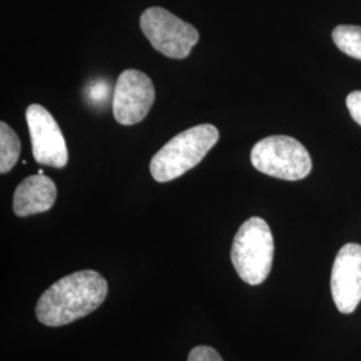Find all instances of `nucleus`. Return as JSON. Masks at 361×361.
Wrapping results in <instances>:
<instances>
[{
  "mask_svg": "<svg viewBox=\"0 0 361 361\" xmlns=\"http://www.w3.org/2000/svg\"><path fill=\"white\" fill-rule=\"evenodd\" d=\"M109 286L95 271H79L52 284L39 298L37 317L47 326H63L98 310Z\"/></svg>",
  "mask_w": 361,
  "mask_h": 361,
  "instance_id": "1",
  "label": "nucleus"
},
{
  "mask_svg": "<svg viewBox=\"0 0 361 361\" xmlns=\"http://www.w3.org/2000/svg\"><path fill=\"white\" fill-rule=\"evenodd\" d=\"M219 140V129L209 123L177 134L152 158L150 173L153 178L158 182L178 178L197 166Z\"/></svg>",
  "mask_w": 361,
  "mask_h": 361,
  "instance_id": "2",
  "label": "nucleus"
},
{
  "mask_svg": "<svg viewBox=\"0 0 361 361\" xmlns=\"http://www.w3.org/2000/svg\"><path fill=\"white\" fill-rule=\"evenodd\" d=\"M233 267L246 284H262L271 271L274 258V240L265 219H246L233 240Z\"/></svg>",
  "mask_w": 361,
  "mask_h": 361,
  "instance_id": "3",
  "label": "nucleus"
},
{
  "mask_svg": "<svg viewBox=\"0 0 361 361\" xmlns=\"http://www.w3.org/2000/svg\"><path fill=\"white\" fill-rule=\"evenodd\" d=\"M250 161L258 171L279 180H304L312 171L308 150L288 135H271L258 141L252 149Z\"/></svg>",
  "mask_w": 361,
  "mask_h": 361,
  "instance_id": "4",
  "label": "nucleus"
},
{
  "mask_svg": "<svg viewBox=\"0 0 361 361\" xmlns=\"http://www.w3.org/2000/svg\"><path fill=\"white\" fill-rule=\"evenodd\" d=\"M141 28L157 51L171 59H185L200 40L195 27L161 7H150L141 16Z\"/></svg>",
  "mask_w": 361,
  "mask_h": 361,
  "instance_id": "5",
  "label": "nucleus"
},
{
  "mask_svg": "<svg viewBox=\"0 0 361 361\" xmlns=\"http://www.w3.org/2000/svg\"><path fill=\"white\" fill-rule=\"evenodd\" d=\"M155 101L153 80L142 71L125 70L116 79L113 114L118 123L131 126L149 114Z\"/></svg>",
  "mask_w": 361,
  "mask_h": 361,
  "instance_id": "6",
  "label": "nucleus"
},
{
  "mask_svg": "<svg viewBox=\"0 0 361 361\" xmlns=\"http://www.w3.org/2000/svg\"><path fill=\"white\" fill-rule=\"evenodd\" d=\"M26 121L35 161L40 165L65 168L68 161L67 145L51 113L40 104H30L26 110Z\"/></svg>",
  "mask_w": 361,
  "mask_h": 361,
  "instance_id": "7",
  "label": "nucleus"
},
{
  "mask_svg": "<svg viewBox=\"0 0 361 361\" xmlns=\"http://www.w3.org/2000/svg\"><path fill=\"white\" fill-rule=\"evenodd\" d=\"M331 292L337 310L349 314L361 302V245L343 246L334 262Z\"/></svg>",
  "mask_w": 361,
  "mask_h": 361,
  "instance_id": "8",
  "label": "nucleus"
},
{
  "mask_svg": "<svg viewBox=\"0 0 361 361\" xmlns=\"http://www.w3.org/2000/svg\"><path fill=\"white\" fill-rule=\"evenodd\" d=\"M56 185L50 177L30 176L13 193V213L18 217H28L49 212L56 201Z\"/></svg>",
  "mask_w": 361,
  "mask_h": 361,
  "instance_id": "9",
  "label": "nucleus"
},
{
  "mask_svg": "<svg viewBox=\"0 0 361 361\" xmlns=\"http://www.w3.org/2000/svg\"><path fill=\"white\" fill-rule=\"evenodd\" d=\"M20 154V141L6 122H0V173L13 170Z\"/></svg>",
  "mask_w": 361,
  "mask_h": 361,
  "instance_id": "10",
  "label": "nucleus"
},
{
  "mask_svg": "<svg viewBox=\"0 0 361 361\" xmlns=\"http://www.w3.org/2000/svg\"><path fill=\"white\" fill-rule=\"evenodd\" d=\"M332 39L340 51L361 61V27L341 25L332 31Z\"/></svg>",
  "mask_w": 361,
  "mask_h": 361,
  "instance_id": "11",
  "label": "nucleus"
},
{
  "mask_svg": "<svg viewBox=\"0 0 361 361\" xmlns=\"http://www.w3.org/2000/svg\"><path fill=\"white\" fill-rule=\"evenodd\" d=\"M188 361H224L216 349L200 345L190 350Z\"/></svg>",
  "mask_w": 361,
  "mask_h": 361,
  "instance_id": "12",
  "label": "nucleus"
},
{
  "mask_svg": "<svg viewBox=\"0 0 361 361\" xmlns=\"http://www.w3.org/2000/svg\"><path fill=\"white\" fill-rule=\"evenodd\" d=\"M347 107L352 119L361 126V91H353L347 97Z\"/></svg>",
  "mask_w": 361,
  "mask_h": 361,
  "instance_id": "13",
  "label": "nucleus"
}]
</instances>
